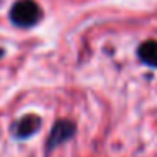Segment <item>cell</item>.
<instances>
[{
  "label": "cell",
  "mask_w": 157,
  "mask_h": 157,
  "mask_svg": "<svg viewBox=\"0 0 157 157\" xmlns=\"http://www.w3.org/2000/svg\"><path fill=\"white\" fill-rule=\"evenodd\" d=\"M76 128H75V123L69 122V120H58L52 127L51 133H49V139H48V150H52L54 147L61 145L63 142L69 140L73 135H75Z\"/></svg>",
  "instance_id": "cell-2"
},
{
  "label": "cell",
  "mask_w": 157,
  "mask_h": 157,
  "mask_svg": "<svg viewBox=\"0 0 157 157\" xmlns=\"http://www.w3.org/2000/svg\"><path fill=\"white\" fill-rule=\"evenodd\" d=\"M139 58L144 64L157 68V41H145L139 48Z\"/></svg>",
  "instance_id": "cell-4"
},
{
  "label": "cell",
  "mask_w": 157,
  "mask_h": 157,
  "mask_svg": "<svg viewBox=\"0 0 157 157\" xmlns=\"http://www.w3.org/2000/svg\"><path fill=\"white\" fill-rule=\"evenodd\" d=\"M2 56H4V51H2V49H0V58H2Z\"/></svg>",
  "instance_id": "cell-5"
},
{
  "label": "cell",
  "mask_w": 157,
  "mask_h": 157,
  "mask_svg": "<svg viewBox=\"0 0 157 157\" xmlns=\"http://www.w3.org/2000/svg\"><path fill=\"white\" fill-rule=\"evenodd\" d=\"M41 9L34 0H17L10 9V19L19 27H32L41 21Z\"/></svg>",
  "instance_id": "cell-1"
},
{
  "label": "cell",
  "mask_w": 157,
  "mask_h": 157,
  "mask_svg": "<svg viewBox=\"0 0 157 157\" xmlns=\"http://www.w3.org/2000/svg\"><path fill=\"white\" fill-rule=\"evenodd\" d=\"M41 118L37 115H25L15 123V137L17 139H29L41 128Z\"/></svg>",
  "instance_id": "cell-3"
}]
</instances>
